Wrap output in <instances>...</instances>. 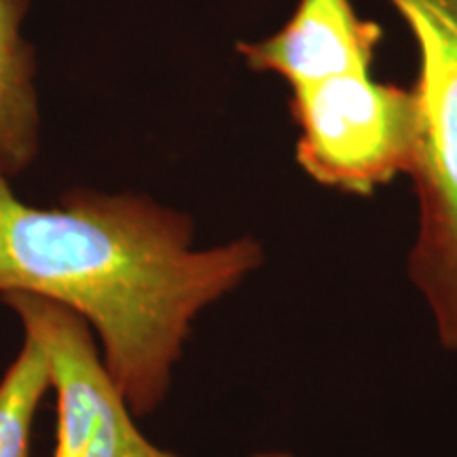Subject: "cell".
<instances>
[{
    "mask_svg": "<svg viewBox=\"0 0 457 457\" xmlns=\"http://www.w3.org/2000/svg\"><path fill=\"white\" fill-rule=\"evenodd\" d=\"M0 301L47 358L57 398L54 457H179L148 441L136 426L94 330L79 313L26 293L3 295Z\"/></svg>",
    "mask_w": 457,
    "mask_h": 457,
    "instance_id": "cell-4",
    "label": "cell"
},
{
    "mask_svg": "<svg viewBox=\"0 0 457 457\" xmlns=\"http://www.w3.org/2000/svg\"><path fill=\"white\" fill-rule=\"evenodd\" d=\"M49 390L47 358L24 335L20 352L0 377V457H30L34 417Z\"/></svg>",
    "mask_w": 457,
    "mask_h": 457,
    "instance_id": "cell-7",
    "label": "cell"
},
{
    "mask_svg": "<svg viewBox=\"0 0 457 457\" xmlns=\"http://www.w3.org/2000/svg\"><path fill=\"white\" fill-rule=\"evenodd\" d=\"M384 28L362 20L352 0H299L290 20L262 41L237 43L254 72H271L290 89L345 74H370Z\"/></svg>",
    "mask_w": 457,
    "mask_h": 457,
    "instance_id": "cell-5",
    "label": "cell"
},
{
    "mask_svg": "<svg viewBox=\"0 0 457 457\" xmlns=\"http://www.w3.org/2000/svg\"><path fill=\"white\" fill-rule=\"evenodd\" d=\"M0 171V296L64 305L94 330L136 417L163 404L199 313L265 261L254 237L197 248L191 216L140 193L72 188L37 208Z\"/></svg>",
    "mask_w": 457,
    "mask_h": 457,
    "instance_id": "cell-1",
    "label": "cell"
},
{
    "mask_svg": "<svg viewBox=\"0 0 457 457\" xmlns=\"http://www.w3.org/2000/svg\"><path fill=\"white\" fill-rule=\"evenodd\" d=\"M420 55L415 89L424 136L411 179L417 236L409 278L432 313L438 341L457 350V0H387Z\"/></svg>",
    "mask_w": 457,
    "mask_h": 457,
    "instance_id": "cell-2",
    "label": "cell"
},
{
    "mask_svg": "<svg viewBox=\"0 0 457 457\" xmlns=\"http://www.w3.org/2000/svg\"><path fill=\"white\" fill-rule=\"evenodd\" d=\"M250 457H295V455L284 453V451H265V453H254Z\"/></svg>",
    "mask_w": 457,
    "mask_h": 457,
    "instance_id": "cell-8",
    "label": "cell"
},
{
    "mask_svg": "<svg viewBox=\"0 0 457 457\" xmlns=\"http://www.w3.org/2000/svg\"><path fill=\"white\" fill-rule=\"evenodd\" d=\"M296 162L318 185L370 195L420 155L424 111L415 87L345 74L290 89Z\"/></svg>",
    "mask_w": 457,
    "mask_h": 457,
    "instance_id": "cell-3",
    "label": "cell"
},
{
    "mask_svg": "<svg viewBox=\"0 0 457 457\" xmlns=\"http://www.w3.org/2000/svg\"><path fill=\"white\" fill-rule=\"evenodd\" d=\"M28 0H0V171L9 179L32 165L41 148L37 60L21 34Z\"/></svg>",
    "mask_w": 457,
    "mask_h": 457,
    "instance_id": "cell-6",
    "label": "cell"
}]
</instances>
